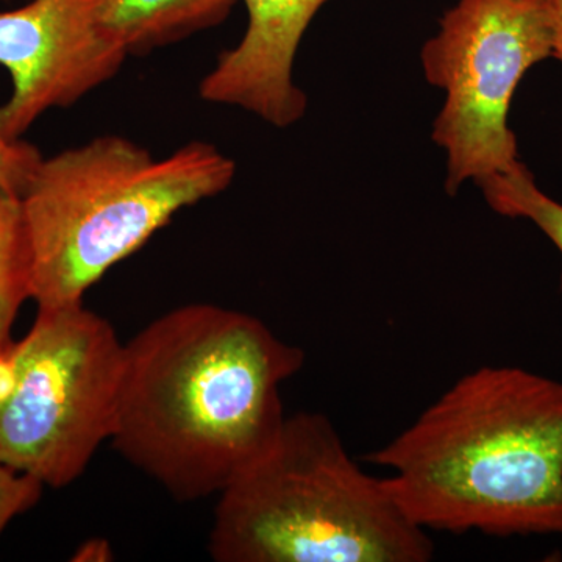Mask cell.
<instances>
[{"label": "cell", "instance_id": "cell-3", "mask_svg": "<svg viewBox=\"0 0 562 562\" xmlns=\"http://www.w3.org/2000/svg\"><path fill=\"white\" fill-rule=\"evenodd\" d=\"M220 562H428L430 532L353 460L319 413L284 417L273 441L220 492Z\"/></svg>", "mask_w": 562, "mask_h": 562}, {"label": "cell", "instance_id": "cell-11", "mask_svg": "<svg viewBox=\"0 0 562 562\" xmlns=\"http://www.w3.org/2000/svg\"><path fill=\"white\" fill-rule=\"evenodd\" d=\"M487 205L513 220L531 221L554 244L562 257V205L543 194L524 162L509 171L479 181ZM562 291V273H561Z\"/></svg>", "mask_w": 562, "mask_h": 562}, {"label": "cell", "instance_id": "cell-6", "mask_svg": "<svg viewBox=\"0 0 562 562\" xmlns=\"http://www.w3.org/2000/svg\"><path fill=\"white\" fill-rule=\"evenodd\" d=\"M550 0H460L425 43V77L446 91L432 140L447 154L446 191L519 162L508 125L517 85L553 55Z\"/></svg>", "mask_w": 562, "mask_h": 562}, {"label": "cell", "instance_id": "cell-9", "mask_svg": "<svg viewBox=\"0 0 562 562\" xmlns=\"http://www.w3.org/2000/svg\"><path fill=\"white\" fill-rule=\"evenodd\" d=\"M239 0H95L99 32L127 55L149 54L216 27Z\"/></svg>", "mask_w": 562, "mask_h": 562}, {"label": "cell", "instance_id": "cell-5", "mask_svg": "<svg viewBox=\"0 0 562 562\" xmlns=\"http://www.w3.org/2000/svg\"><path fill=\"white\" fill-rule=\"evenodd\" d=\"M125 344L83 303L38 310L0 361V462L44 486L76 482L113 436Z\"/></svg>", "mask_w": 562, "mask_h": 562}, {"label": "cell", "instance_id": "cell-1", "mask_svg": "<svg viewBox=\"0 0 562 562\" xmlns=\"http://www.w3.org/2000/svg\"><path fill=\"white\" fill-rule=\"evenodd\" d=\"M305 353L258 317L191 303L125 344L113 441L173 498L220 494L273 441Z\"/></svg>", "mask_w": 562, "mask_h": 562}, {"label": "cell", "instance_id": "cell-2", "mask_svg": "<svg viewBox=\"0 0 562 562\" xmlns=\"http://www.w3.org/2000/svg\"><path fill=\"white\" fill-rule=\"evenodd\" d=\"M364 461L430 535L562 536V382L483 366Z\"/></svg>", "mask_w": 562, "mask_h": 562}, {"label": "cell", "instance_id": "cell-13", "mask_svg": "<svg viewBox=\"0 0 562 562\" xmlns=\"http://www.w3.org/2000/svg\"><path fill=\"white\" fill-rule=\"evenodd\" d=\"M44 484L0 462V536L11 520L38 503Z\"/></svg>", "mask_w": 562, "mask_h": 562}, {"label": "cell", "instance_id": "cell-7", "mask_svg": "<svg viewBox=\"0 0 562 562\" xmlns=\"http://www.w3.org/2000/svg\"><path fill=\"white\" fill-rule=\"evenodd\" d=\"M95 0H32L0 11V65L11 95L0 131L21 139L46 111L74 105L113 79L128 57L99 32Z\"/></svg>", "mask_w": 562, "mask_h": 562}, {"label": "cell", "instance_id": "cell-15", "mask_svg": "<svg viewBox=\"0 0 562 562\" xmlns=\"http://www.w3.org/2000/svg\"><path fill=\"white\" fill-rule=\"evenodd\" d=\"M553 16V58L562 63V0H550Z\"/></svg>", "mask_w": 562, "mask_h": 562}, {"label": "cell", "instance_id": "cell-14", "mask_svg": "<svg viewBox=\"0 0 562 562\" xmlns=\"http://www.w3.org/2000/svg\"><path fill=\"white\" fill-rule=\"evenodd\" d=\"M114 553L111 543L106 539H88L81 543L70 560L76 562H106L113 560Z\"/></svg>", "mask_w": 562, "mask_h": 562}, {"label": "cell", "instance_id": "cell-8", "mask_svg": "<svg viewBox=\"0 0 562 562\" xmlns=\"http://www.w3.org/2000/svg\"><path fill=\"white\" fill-rule=\"evenodd\" d=\"M246 33L222 52L202 80L201 98L251 111L276 127H290L305 114V94L292 81V66L303 33L328 0H241Z\"/></svg>", "mask_w": 562, "mask_h": 562}, {"label": "cell", "instance_id": "cell-4", "mask_svg": "<svg viewBox=\"0 0 562 562\" xmlns=\"http://www.w3.org/2000/svg\"><path fill=\"white\" fill-rule=\"evenodd\" d=\"M235 172V162L203 140L161 160L114 135L43 157L20 198L32 301L38 310L83 303L113 266L180 210L227 190Z\"/></svg>", "mask_w": 562, "mask_h": 562}, {"label": "cell", "instance_id": "cell-10", "mask_svg": "<svg viewBox=\"0 0 562 562\" xmlns=\"http://www.w3.org/2000/svg\"><path fill=\"white\" fill-rule=\"evenodd\" d=\"M31 299V255L20 198L0 191V361L22 303Z\"/></svg>", "mask_w": 562, "mask_h": 562}, {"label": "cell", "instance_id": "cell-12", "mask_svg": "<svg viewBox=\"0 0 562 562\" xmlns=\"http://www.w3.org/2000/svg\"><path fill=\"white\" fill-rule=\"evenodd\" d=\"M43 155L32 144L10 139L0 131V191L21 198Z\"/></svg>", "mask_w": 562, "mask_h": 562}]
</instances>
